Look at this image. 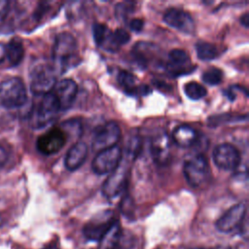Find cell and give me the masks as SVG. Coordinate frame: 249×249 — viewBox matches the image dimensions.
I'll list each match as a JSON object with an SVG mask.
<instances>
[{
	"label": "cell",
	"mask_w": 249,
	"mask_h": 249,
	"mask_svg": "<svg viewBox=\"0 0 249 249\" xmlns=\"http://www.w3.org/2000/svg\"><path fill=\"white\" fill-rule=\"evenodd\" d=\"M78 61V45L75 37L69 32L56 35L53 48V66L62 74L75 66Z\"/></svg>",
	"instance_id": "1"
},
{
	"label": "cell",
	"mask_w": 249,
	"mask_h": 249,
	"mask_svg": "<svg viewBox=\"0 0 249 249\" xmlns=\"http://www.w3.org/2000/svg\"><path fill=\"white\" fill-rule=\"evenodd\" d=\"M60 111L54 94L51 91L42 95L41 100L31 109L29 115L30 125L34 128H41L51 124Z\"/></svg>",
	"instance_id": "2"
},
{
	"label": "cell",
	"mask_w": 249,
	"mask_h": 249,
	"mask_svg": "<svg viewBox=\"0 0 249 249\" xmlns=\"http://www.w3.org/2000/svg\"><path fill=\"white\" fill-rule=\"evenodd\" d=\"M56 71L52 63L38 62L30 71V89L35 95L52 91L56 84Z\"/></svg>",
	"instance_id": "3"
},
{
	"label": "cell",
	"mask_w": 249,
	"mask_h": 249,
	"mask_svg": "<svg viewBox=\"0 0 249 249\" xmlns=\"http://www.w3.org/2000/svg\"><path fill=\"white\" fill-rule=\"evenodd\" d=\"M27 101L24 83L18 77L8 78L0 83V103L9 109L19 108Z\"/></svg>",
	"instance_id": "4"
},
{
	"label": "cell",
	"mask_w": 249,
	"mask_h": 249,
	"mask_svg": "<svg viewBox=\"0 0 249 249\" xmlns=\"http://www.w3.org/2000/svg\"><path fill=\"white\" fill-rule=\"evenodd\" d=\"M188 184L193 188H199L210 178V168L203 155H195L185 160L183 168Z\"/></svg>",
	"instance_id": "5"
},
{
	"label": "cell",
	"mask_w": 249,
	"mask_h": 249,
	"mask_svg": "<svg viewBox=\"0 0 249 249\" xmlns=\"http://www.w3.org/2000/svg\"><path fill=\"white\" fill-rule=\"evenodd\" d=\"M123 160V151L119 146L102 150L97 153L91 162V169L97 175L112 173Z\"/></svg>",
	"instance_id": "6"
},
{
	"label": "cell",
	"mask_w": 249,
	"mask_h": 249,
	"mask_svg": "<svg viewBox=\"0 0 249 249\" xmlns=\"http://www.w3.org/2000/svg\"><path fill=\"white\" fill-rule=\"evenodd\" d=\"M112 210H105L92 217L84 227L83 233L88 240L100 241L106 231L116 221Z\"/></svg>",
	"instance_id": "7"
},
{
	"label": "cell",
	"mask_w": 249,
	"mask_h": 249,
	"mask_svg": "<svg viewBox=\"0 0 249 249\" xmlns=\"http://www.w3.org/2000/svg\"><path fill=\"white\" fill-rule=\"evenodd\" d=\"M121 138L120 125L114 122H108L99 125L93 133L91 146L95 151H102L116 146Z\"/></svg>",
	"instance_id": "8"
},
{
	"label": "cell",
	"mask_w": 249,
	"mask_h": 249,
	"mask_svg": "<svg viewBox=\"0 0 249 249\" xmlns=\"http://www.w3.org/2000/svg\"><path fill=\"white\" fill-rule=\"evenodd\" d=\"M67 138L68 136L61 127H52L38 137L36 148L45 156L53 155L64 147Z\"/></svg>",
	"instance_id": "9"
},
{
	"label": "cell",
	"mask_w": 249,
	"mask_h": 249,
	"mask_svg": "<svg viewBox=\"0 0 249 249\" xmlns=\"http://www.w3.org/2000/svg\"><path fill=\"white\" fill-rule=\"evenodd\" d=\"M128 182V169L124 163L120 165L110 173L109 177L104 181L101 191L105 197L108 199L114 198L121 195L126 188Z\"/></svg>",
	"instance_id": "10"
},
{
	"label": "cell",
	"mask_w": 249,
	"mask_h": 249,
	"mask_svg": "<svg viewBox=\"0 0 249 249\" xmlns=\"http://www.w3.org/2000/svg\"><path fill=\"white\" fill-rule=\"evenodd\" d=\"M212 157L215 165L223 170H234L241 160L239 151L230 143L217 145L213 150Z\"/></svg>",
	"instance_id": "11"
},
{
	"label": "cell",
	"mask_w": 249,
	"mask_h": 249,
	"mask_svg": "<svg viewBox=\"0 0 249 249\" xmlns=\"http://www.w3.org/2000/svg\"><path fill=\"white\" fill-rule=\"evenodd\" d=\"M246 206L244 203H237L228 209L215 223L216 229L224 233L233 231L240 227L245 220Z\"/></svg>",
	"instance_id": "12"
},
{
	"label": "cell",
	"mask_w": 249,
	"mask_h": 249,
	"mask_svg": "<svg viewBox=\"0 0 249 249\" xmlns=\"http://www.w3.org/2000/svg\"><path fill=\"white\" fill-rule=\"evenodd\" d=\"M163 21L172 28L185 34L195 32V21L192 16L179 8H170L163 15Z\"/></svg>",
	"instance_id": "13"
},
{
	"label": "cell",
	"mask_w": 249,
	"mask_h": 249,
	"mask_svg": "<svg viewBox=\"0 0 249 249\" xmlns=\"http://www.w3.org/2000/svg\"><path fill=\"white\" fill-rule=\"evenodd\" d=\"M53 89L54 90L52 92L58 102L60 111L69 109L77 96L78 86L76 82L72 79H63L56 83Z\"/></svg>",
	"instance_id": "14"
},
{
	"label": "cell",
	"mask_w": 249,
	"mask_h": 249,
	"mask_svg": "<svg viewBox=\"0 0 249 249\" xmlns=\"http://www.w3.org/2000/svg\"><path fill=\"white\" fill-rule=\"evenodd\" d=\"M165 68L172 76H179L192 72L195 67L191 64V59L187 52L181 49H173L168 53Z\"/></svg>",
	"instance_id": "15"
},
{
	"label": "cell",
	"mask_w": 249,
	"mask_h": 249,
	"mask_svg": "<svg viewBox=\"0 0 249 249\" xmlns=\"http://www.w3.org/2000/svg\"><path fill=\"white\" fill-rule=\"evenodd\" d=\"M150 152L154 161L158 164H165L170 159V141L166 133L157 134L151 141Z\"/></svg>",
	"instance_id": "16"
},
{
	"label": "cell",
	"mask_w": 249,
	"mask_h": 249,
	"mask_svg": "<svg viewBox=\"0 0 249 249\" xmlns=\"http://www.w3.org/2000/svg\"><path fill=\"white\" fill-rule=\"evenodd\" d=\"M88 156V146L80 141L75 143L67 152L64 158V165L69 171H75L81 167Z\"/></svg>",
	"instance_id": "17"
},
{
	"label": "cell",
	"mask_w": 249,
	"mask_h": 249,
	"mask_svg": "<svg viewBox=\"0 0 249 249\" xmlns=\"http://www.w3.org/2000/svg\"><path fill=\"white\" fill-rule=\"evenodd\" d=\"M197 132L188 124L176 126L172 131V139L181 148H190L197 141Z\"/></svg>",
	"instance_id": "18"
},
{
	"label": "cell",
	"mask_w": 249,
	"mask_h": 249,
	"mask_svg": "<svg viewBox=\"0 0 249 249\" xmlns=\"http://www.w3.org/2000/svg\"><path fill=\"white\" fill-rule=\"evenodd\" d=\"M122 228L116 220L100 240L101 249H118L122 240Z\"/></svg>",
	"instance_id": "19"
},
{
	"label": "cell",
	"mask_w": 249,
	"mask_h": 249,
	"mask_svg": "<svg viewBox=\"0 0 249 249\" xmlns=\"http://www.w3.org/2000/svg\"><path fill=\"white\" fill-rule=\"evenodd\" d=\"M6 56L12 66L18 65L24 56V48L20 38L15 37L6 46Z\"/></svg>",
	"instance_id": "20"
},
{
	"label": "cell",
	"mask_w": 249,
	"mask_h": 249,
	"mask_svg": "<svg viewBox=\"0 0 249 249\" xmlns=\"http://www.w3.org/2000/svg\"><path fill=\"white\" fill-rule=\"evenodd\" d=\"M130 40V35L127 31L122 28H118L115 31H111L108 45L106 50L109 52H117L123 45H125Z\"/></svg>",
	"instance_id": "21"
},
{
	"label": "cell",
	"mask_w": 249,
	"mask_h": 249,
	"mask_svg": "<svg viewBox=\"0 0 249 249\" xmlns=\"http://www.w3.org/2000/svg\"><path fill=\"white\" fill-rule=\"evenodd\" d=\"M196 51L197 57L200 60H205V61H209L216 58L219 53L218 49L215 45L208 42H203V41L197 42L196 44Z\"/></svg>",
	"instance_id": "22"
},
{
	"label": "cell",
	"mask_w": 249,
	"mask_h": 249,
	"mask_svg": "<svg viewBox=\"0 0 249 249\" xmlns=\"http://www.w3.org/2000/svg\"><path fill=\"white\" fill-rule=\"evenodd\" d=\"M111 30L104 23H94L92 25V36L95 44L103 49H106Z\"/></svg>",
	"instance_id": "23"
},
{
	"label": "cell",
	"mask_w": 249,
	"mask_h": 249,
	"mask_svg": "<svg viewBox=\"0 0 249 249\" xmlns=\"http://www.w3.org/2000/svg\"><path fill=\"white\" fill-rule=\"evenodd\" d=\"M184 91L185 94L192 100H199L207 94L206 89L196 82L187 83L184 86Z\"/></svg>",
	"instance_id": "24"
},
{
	"label": "cell",
	"mask_w": 249,
	"mask_h": 249,
	"mask_svg": "<svg viewBox=\"0 0 249 249\" xmlns=\"http://www.w3.org/2000/svg\"><path fill=\"white\" fill-rule=\"evenodd\" d=\"M223 71L216 67H211L204 71V73L201 76L202 81L210 86H217L222 83L223 81Z\"/></svg>",
	"instance_id": "25"
},
{
	"label": "cell",
	"mask_w": 249,
	"mask_h": 249,
	"mask_svg": "<svg viewBox=\"0 0 249 249\" xmlns=\"http://www.w3.org/2000/svg\"><path fill=\"white\" fill-rule=\"evenodd\" d=\"M131 6H127L126 3H120L116 5V17L125 18L127 13L130 11Z\"/></svg>",
	"instance_id": "26"
},
{
	"label": "cell",
	"mask_w": 249,
	"mask_h": 249,
	"mask_svg": "<svg viewBox=\"0 0 249 249\" xmlns=\"http://www.w3.org/2000/svg\"><path fill=\"white\" fill-rule=\"evenodd\" d=\"M128 26L131 31L138 33V32L142 31V29L144 27V21L141 18H133L129 21Z\"/></svg>",
	"instance_id": "27"
},
{
	"label": "cell",
	"mask_w": 249,
	"mask_h": 249,
	"mask_svg": "<svg viewBox=\"0 0 249 249\" xmlns=\"http://www.w3.org/2000/svg\"><path fill=\"white\" fill-rule=\"evenodd\" d=\"M9 4L10 2L5 0H0V19L4 18V17L7 15L9 10Z\"/></svg>",
	"instance_id": "28"
},
{
	"label": "cell",
	"mask_w": 249,
	"mask_h": 249,
	"mask_svg": "<svg viewBox=\"0 0 249 249\" xmlns=\"http://www.w3.org/2000/svg\"><path fill=\"white\" fill-rule=\"evenodd\" d=\"M7 159H8L7 153L5 149L0 145V167H2L5 164V162L7 161Z\"/></svg>",
	"instance_id": "29"
},
{
	"label": "cell",
	"mask_w": 249,
	"mask_h": 249,
	"mask_svg": "<svg viewBox=\"0 0 249 249\" xmlns=\"http://www.w3.org/2000/svg\"><path fill=\"white\" fill-rule=\"evenodd\" d=\"M240 22L245 27H248V24H249V15H248V13H245L243 16H241Z\"/></svg>",
	"instance_id": "30"
},
{
	"label": "cell",
	"mask_w": 249,
	"mask_h": 249,
	"mask_svg": "<svg viewBox=\"0 0 249 249\" xmlns=\"http://www.w3.org/2000/svg\"><path fill=\"white\" fill-rule=\"evenodd\" d=\"M5 57H6V46L0 43V63L4 60Z\"/></svg>",
	"instance_id": "31"
},
{
	"label": "cell",
	"mask_w": 249,
	"mask_h": 249,
	"mask_svg": "<svg viewBox=\"0 0 249 249\" xmlns=\"http://www.w3.org/2000/svg\"><path fill=\"white\" fill-rule=\"evenodd\" d=\"M45 249H58L57 248V246L56 245H53V244H50V245H48Z\"/></svg>",
	"instance_id": "32"
},
{
	"label": "cell",
	"mask_w": 249,
	"mask_h": 249,
	"mask_svg": "<svg viewBox=\"0 0 249 249\" xmlns=\"http://www.w3.org/2000/svg\"><path fill=\"white\" fill-rule=\"evenodd\" d=\"M216 249H231V248L228 247V246H226V247H225V246H219V247H217Z\"/></svg>",
	"instance_id": "33"
},
{
	"label": "cell",
	"mask_w": 249,
	"mask_h": 249,
	"mask_svg": "<svg viewBox=\"0 0 249 249\" xmlns=\"http://www.w3.org/2000/svg\"><path fill=\"white\" fill-rule=\"evenodd\" d=\"M3 223H4V221H3V218H2V216L0 214V227L3 225Z\"/></svg>",
	"instance_id": "34"
},
{
	"label": "cell",
	"mask_w": 249,
	"mask_h": 249,
	"mask_svg": "<svg viewBox=\"0 0 249 249\" xmlns=\"http://www.w3.org/2000/svg\"><path fill=\"white\" fill-rule=\"evenodd\" d=\"M190 249H205V248H201V247H194V248H190Z\"/></svg>",
	"instance_id": "35"
}]
</instances>
